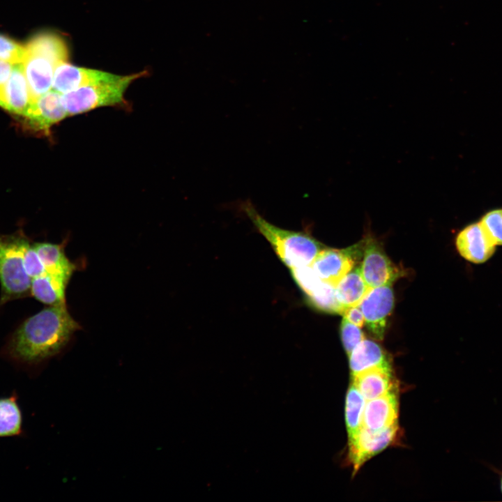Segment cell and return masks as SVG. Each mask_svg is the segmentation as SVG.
<instances>
[{
	"label": "cell",
	"instance_id": "cell-1",
	"mask_svg": "<svg viewBox=\"0 0 502 502\" xmlns=\"http://www.w3.org/2000/svg\"><path fill=\"white\" fill-rule=\"evenodd\" d=\"M79 328L65 303L50 305L26 319L14 331L2 355L17 367L32 372L58 354Z\"/></svg>",
	"mask_w": 502,
	"mask_h": 502
},
{
	"label": "cell",
	"instance_id": "cell-2",
	"mask_svg": "<svg viewBox=\"0 0 502 502\" xmlns=\"http://www.w3.org/2000/svg\"><path fill=\"white\" fill-rule=\"evenodd\" d=\"M243 210L268 241L280 261L290 270L310 265L324 248L313 237L303 232L280 228L264 219L250 201Z\"/></svg>",
	"mask_w": 502,
	"mask_h": 502
},
{
	"label": "cell",
	"instance_id": "cell-3",
	"mask_svg": "<svg viewBox=\"0 0 502 502\" xmlns=\"http://www.w3.org/2000/svg\"><path fill=\"white\" fill-rule=\"evenodd\" d=\"M148 74L147 70L121 76L114 81L82 87L61 94L68 115L74 116L101 107L116 106L126 101L124 94L135 79Z\"/></svg>",
	"mask_w": 502,
	"mask_h": 502
},
{
	"label": "cell",
	"instance_id": "cell-4",
	"mask_svg": "<svg viewBox=\"0 0 502 502\" xmlns=\"http://www.w3.org/2000/svg\"><path fill=\"white\" fill-rule=\"evenodd\" d=\"M26 241L22 234L0 236L1 303L22 297L30 291L31 278L23 264Z\"/></svg>",
	"mask_w": 502,
	"mask_h": 502
},
{
	"label": "cell",
	"instance_id": "cell-5",
	"mask_svg": "<svg viewBox=\"0 0 502 502\" xmlns=\"http://www.w3.org/2000/svg\"><path fill=\"white\" fill-rule=\"evenodd\" d=\"M394 305L392 284L371 288L359 304L364 315L365 326L375 339H383L388 319Z\"/></svg>",
	"mask_w": 502,
	"mask_h": 502
},
{
	"label": "cell",
	"instance_id": "cell-6",
	"mask_svg": "<svg viewBox=\"0 0 502 502\" xmlns=\"http://www.w3.org/2000/svg\"><path fill=\"white\" fill-rule=\"evenodd\" d=\"M363 245L343 250L324 247L310 266L321 281L335 286L355 266Z\"/></svg>",
	"mask_w": 502,
	"mask_h": 502
},
{
	"label": "cell",
	"instance_id": "cell-7",
	"mask_svg": "<svg viewBox=\"0 0 502 502\" xmlns=\"http://www.w3.org/2000/svg\"><path fill=\"white\" fill-rule=\"evenodd\" d=\"M363 245V260L360 265L362 276L371 289L392 284L402 272L390 261L381 247L371 238Z\"/></svg>",
	"mask_w": 502,
	"mask_h": 502
},
{
	"label": "cell",
	"instance_id": "cell-8",
	"mask_svg": "<svg viewBox=\"0 0 502 502\" xmlns=\"http://www.w3.org/2000/svg\"><path fill=\"white\" fill-rule=\"evenodd\" d=\"M398 431L397 424L380 431H372L362 426L357 434L349 439V459L353 473L370 458L393 444Z\"/></svg>",
	"mask_w": 502,
	"mask_h": 502
},
{
	"label": "cell",
	"instance_id": "cell-9",
	"mask_svg": "<svg viewBox=\"0 0 502 502\" xmlns=\"http://www.w3.org/2000/svg\"><path fill=\"white\" fill-rule=\"evenodd\" d=\"M67 116L61 94L52 89L32 102L24 117L31 129L50 135V128Z\"/></svg>",
	"mask_w": 502,
	"mask_h": 502
},
{
	"label": "cell",
	"instance_id": "cell-10",
	"mask_svg": "<svg viewBox=\"0 0 502 502\" xmlns=\"http://www.w3.org/2000/svg\"><path fill=\"white\" fill-rule=\"evenodd\" d=\"M455 246L462 257L475 264L487 262L496 248L480 222H472L461 229L456 236Z\"/></svg>",
	"mask_w": 502,
	"mask_h": 502
},
{
	"label": "cell",
	"instance_id": "cell-11",
	"mask_svg": "<svg viewBox=\"0 0 502 502\" xmlns=\"http://www.w3.org/2000/svg\"><path fill=\"white\" fill-rule=\"evenodd\" d=\"M120 77L108 72L76 66L67 61L56 68L52 88L63 94L82 87L114 81Z\"/></svg>",
	"mask_w": 502,
	"mask_h": 502
},
{
	"label": "cell",
	"instance_id": "cell-12",
	"mask_svg": "<svg viewBox=\"0 0 502 502\" xmlns=\"http://www.w3.org/2000/svg\"><path fill=\"white\" fill-rule=\"evenodd\" d=\"M31 102L22 63L15 64L9 79L0 91V106L24 116Z\"/></svg>",
	"mask_w": 502,
	"mask_h": 502
},
{
	"label": "cell",
	"instance_id": "cell-13",
	"mask_svg": "<svg viewBox=\"0 0 502 502\" xmlns=\"http://www.w3.org/2000/svg\"><path fill=\"white\" fill-rule=\"evenodd\" d=\"M398 402L395 390L365 402L362 426L380 431L397 423Z\"/></svg>",
	"mask_w": 502,
	"mask_h": 502
},
{
	"label": "cell",
	"instance_id": "cell-14",
	"mask_svg": "<svg viewBox=\"0 0 502 502\" xmlns=\"http://www.w3.org/2000/svg\"><path fill=\"white\" fill-rule=\"evenodd\" d=\"M22 66L31 102H33L52 87L54 73L57 66L44 56L26 53Z\"/></svg>",
	"mask_w": 502,
	"mask_h": 502
},
{
	"label": "cell",
	"instance_id": "cell-15",
	"mask_svg": "<svg viewBox=\"0 0 502 502\" xmlns=\"http://www.w3.org/2000/svg\"><path fill=\"white\" fill-rule=\"evenodd\" d=\"M349 356L352 376L374 368L390 367L389 357L383 348L376 342L365 338Z\"/></svg>",
	"mask_w": 502,
	"mask_h": 502
},
{
	"label": "cell",
	"instance_id": "cell-16",
	"mask_svg": "<svg viewBox=\"0 0 502 502\" xmlns=\"http://www.w3.org/2000/svg\"><path fill=\"white\" fill-rule=\"evenodd\" d=\"M352 383L365 400L374 399L395 390L391 367L369 370L353 376Z\"/></svg>",
	"mask_w": 502,
	"mask_h": 502
},
{
	"label": "cell",
	"instance_id": "cell-17",
	"mask_svg": "<svg viewBox=\"0 0 502 502\" xmlns=\"http://www.w3.org/2000/svg\"><path fill=\"white\" fill-rule=\"evenodd\" d=\"M370 289L362 276L360 266H354L335 286L336 299L342 312L347 308L359 305Z\"/></svg>",
	"mask_w": 502,
	"mask_h": 502
},
{
	"label": "cell",
	"instance_id": "cell-18",
	"mask_svg": "<svg viewBox=\"0 0 502 502\" xmlns=\"http://www.w3.org/2000/svg\"><path fill=\"white\" fill-rule=\"evenodd\" d=\"M68 281L60 275L45 272L31 279L30 292L36 299L44 304H63Z\"/></svg>",
	"mask_w": 502,
	"mask_h": 502
},
{
	"label": "cell",
	"instance_id": "cell-19",
	"mask_svg": "<svg viewBox=\"0 0 502 502\" xmlns=\"http://www.w3.org/2000/svg\"><path fill=\"white\" fill-rule=\"evenodd\" d=\"M24 418L17 393L0 397V439L24 435Z\"/></svg>",
	"mask_w": 502,
	"mask_h": 502
},
{
	"label": "cell",
	"instance_id": "cell-20",
	"mask_svg": "<svg viewBox=\"0 0 502 502\" xmlns=\"http://www.w3.org/2000/svg\"><path fill=\"white\" fill-rule=\"evenodd\" d=\"M25 48L26 54L44 56L56 66L68 61L67 45L55 33L45 32L36 34L27 43Z\"/></svg>",
	"mask_w": 502,
	"mask_h": 502
},
{
	"label": "cell",
	"instance_id": "cell-21",
	"mask_svg": "<svg viewBox=\"0 0 502 502\" xmlns=\"http://www.w3.org/2000/svg\"><path fill=\"white\" fill-rule=\"evenodd\" d=\"M47 273L70 280L75 266L67 258L61 245L38 242L33 244Z\"/></svg>",
	"mask_w": 502,
	"mask_h": 502
},
{
	"label": "cell",
	"instance_id": "cell-22",
	"mask_svg": "<svg viewBox=\"0 0 502 502\" xmlns=\"http://www.w3.org/2000/svg\"><path fill=\"white\" fill-rule=\"evenodd\" d=\"M365 399L352 383L348 389L346 406L345 418L349 439L357 434L362 427V420Z\"/></svg>",
	"mask_w": 502,
	"mask_h": 502
},
{
	"label": "cell",
	"instance_id": "cell-23",
	"mask_svg": "<svg viewBox=\"0 0 502 502\" xmlns=\"http://www.w3.org/2000/svg\"><path fill=\"white\" fill-rule=\"evenodd\" d=\"M305 296L307 303L319 310L328 313H342L336 299L335 286L333 284L321 281Z\"/></svg>",
	"mask_w": 502,
	"mask_h": 502
},
{
	"label": "cell",
	"instance_id": "cell-24",
	"mask_svg": "<svg viewBox=\"0 0 502 502\" xmlns=\"http://www.w3.org/2000/svg\"><path fill=\"white\" fill-rule=\"evenodd\" d=\"M26 56L25 46L0 34V60L13 65L22 63Z\"/></svg>",
	"mask_w": 502,
	"mask_h": 502
},
{
	"label": "cell",
	"instance_id": "cell-25",
	"mask_svg": "<svg viewBox=\"0 0 502 502\" xmlns=\"http://www.w3.org/2000/svg\"><path fill=\"white\" fill-rule=\"evenodd\" d=\"M479 222L495 245H502V208L487 212Z\"/></svg>",
	"mask_w": 502,
	"mask_h": 502
},
{
	"label": "cell",
	"instance_id": "cell-26",
	"mask_svg": "<svg viewBox=\"0 0 502 502\" xmlns=\"http://www.w3.org/2000/svg\"><path fill=\"white\" fill-rule=\"evenodd\" d=\"M341 340L348 355L365 337L360 327L344 319L340 326Z\"/></svg>",
	"mask_w": 502,
	"mask_h": 502
},
{
	"label": "cell",
	"instance_id": "cell-27",
	"mask_svg": "<svg viewBox=\"0 0 502 502\" xmlns=\"http://www.w3.org/2000/svg\"><path fill=\"white\" fill-rule=\"evenodd\" d=\"M23 264L26 273L32 279L46 272L45 268L33 244L27 240L23 250Z\"/></svg>",
	"mask_w": 502,
	"mask_h": 502
},
{
	"label": "cell",
	"instance_id": "cell-28",
	"mask_svg": "<svg viewBox=\"0 0 502 502\" xmlns=\"http://www.w3.org/2000/svg\"><path fill=\"white\" fill-rule=\"evenodd\" d=\"M343 318L361 328L365 324V319L359 305L346 309L342 314Z\"/></svg>",
	"mask_w": 502,
	"mask_h": 502
},
{
	"label": "cell",
	"instance_id": "cell-29",
	"mask_svg": "<svg viewBox=\"0 0 502 502\" xmlns=\"http://www.w3.org/2000/svg\"><path fill=\"white\" fill-rule=\"evenodd\" d=\"M13 66L10 63L0 60V91L9 79Z\"/></svg>",
	"mask_w": 502,
	"mask_h": 502
},
{
	"label": "cell",
	"instance_id": "cell-30",
	"mask_svg": "<svg viewBox=\"0 0 502 502\" xmlns=\"http://www.w3.org/2000/svg\"><path fill=\"white\" fill-rule=\"evenodd\" d=\"M501 492H502V478H501Z\"/></svg>",
	"mask_w": 502,
	"mask_h": 502
}]
</instances>
